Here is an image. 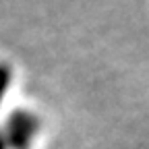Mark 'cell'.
<instances>
[{
  "label": "cell",
  "mask_w": 149,
  "mask_h": 149,
  "mask_svg": "<svg viewBox=\"0 0 149 149\" xmlns=\"http://www.w3.org/2000/svg\"><path fill=\"white\" fill-rule=\"evenodd\" d=\"M6 124H10V126H15V128H19V130H23V133H27V135H31V137H33L37 130H40V126H42L40 118H37L35 114H31V112H27V110H13L10 114H8Z\"/></svg>",
  "instance_id": "1"
},
{
  "label": "cell",
  "mask_w": 149,
  "mask_h": 149,
  "mask_svg": "<svg viewBox=\"0 0 149 149\" xmlns=\"http://www.w3.org/2000/svg\"><path fill=\"white\" fill-rule=\"evenodd\" d=\"M4 133V139H6V145L8 149H29V143H31V135L23 133V130H19L10 124H6V128L2 130Z\"/></svg>",
  "instance_id": "2"
},
{
  "label": "cell",
  "mask_w": 149,
  "mask_h": 149,
  "mask_svg": "<svg viewBox=\"0 0 149 149\" xmlns=\"http://www.w3.org/2000/svg\"><path fill=\"white\" fill-rule=\"evenodd\" d=\"M10 77H13L10 66H8L6 62H0V104H2V100H4V95H6V91H8Z\"/></svg>",
  "instance_id": "3"
},
{
  "label": "cell",
  "mask_w": 149,
  "mask_h": 149,
  "mask_svg": "<svg viewBox=\"0 0 149 149\" xmlns=\"http://www.w3.org/2000/svg\"><path fill=\"white\" fill-rule=\"evenodd\" d=\"M0 149H8V145H6V139H4V133L0 130Z\"/></svg>",
  "instance_id": "4"
}]
</instances>
